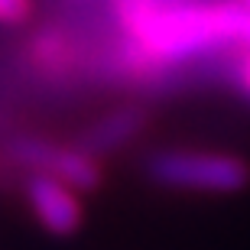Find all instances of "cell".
<instances>
[{"label": "cell", "mask_w": 250, "mask_h": 250, "mask_svg": "<svg viewBox=\"0 0 250 250\" xmlns=\"http://www.w3.org/2000/svg\"><path fill=\"white\" fill-rule=\"evenodd\" d=\"M0 172H3V182L10 176L20 179L26 172H42V176H52L78 192H98L104 186L101 159L88 156L75 143H59L36 130H7L3 133Z\"/></svg>", "instance_id": "7a4b0ae2"}, {"label": "cell", "mask_w": 250, "mask_h": 250, "mask_svg": "<svg viewBox=\"0 0 250 250\" xmlns=\"http://www.w3.org/2000/svg\"><path fill=\"white\" fill-rule=\"evenodd\" d=\"M149 117H153L149 101L130 98V101H121V104H114V107H107V111H101L98 117H91L75 133L72 143L94 159L117 156L121 149H127L149 127Z\"/></svg>", "instance_id": "3957f363"}, {"label": "cell", "mask_w": 250, "mask_h": 250, "mask_svg": "<svg viewBox=\"0 0 250 250\" xmlns=\"http://www.w3.org/2000/svg\"><path fill=\"white\" fill-rule=\"evenodd\" d=\"M140 176L149 186L198 195H231L250 186L247 159L221 149H153L140 159Z\"/></svg>", "instance_id": "6da1fadb"}, {"label": "cell", "mask_w": 250, "mask_h": 250, "mask_svg": "<svg viewBox=\"0 0 250 250\" xmlns=\"http://www.w3.org/2000/svg\"><path fill=\"white\" fill-rule=\"evenodd\" d=\"M23 202H26L29 214L36 218V224L52 237H72L84 221L82 202L75 198L72 186H65L52 176L42 172H26L17 182Z\"/></svg>", "instance_id": "277c9868"}, {"label": "cell", "mask_w": 250, "mask_h": 250, "mask_svg": "<svg viewBox=\"0 0 250 250\" xmlns=\"http://www.w3.org/2000/svg\"><path fill=\"white\" fill-rule=\"evenodd\" d=\"M52 3V10L59 7H88V3H98V0H49Z\"/></svg>", "instance_id": "52a82bcc"}, {"label": "cell", "mask_w": 250, "mask_h": 250, "mask_svg": "<svg viewBox=\"0 0 250 250\" xmlns=\"http://www.w3.org/2000/svg\"><path fill=\"white\" fill-rule=\"evenodd\" d=\"M36 0H0V26H29Z\"/></svg>", "instance_id": "5b68a950"}, {"label": "cell", "mask_w": 250, "mask_h": 250, "mask_svg": "<svg viewBox=\"0 0 250 250\" xmlns=\"http://www.w3.org/2000/svg\"><path fill=\"white\" fill-rule=\"evenodd\" d=\"M234 94H241L244 101H250V46L237 59V72H234Z\"/></svg>", "instance_id": "8992f818"}, {"label": "cell", "mask_w": 250, "mask_h": 250, "mask_svg": "<svg viewBox=\"0 0 250 250\" xmlns=\"http://www.w3.org/2000/svg\"><path fill=\"white\" fill-rule=\"evenodd\" d=\"M241 3H244V7H247V10H250V0H241Z\"/></svg>", "instance_id": "ba28073f"}]
</instances>
